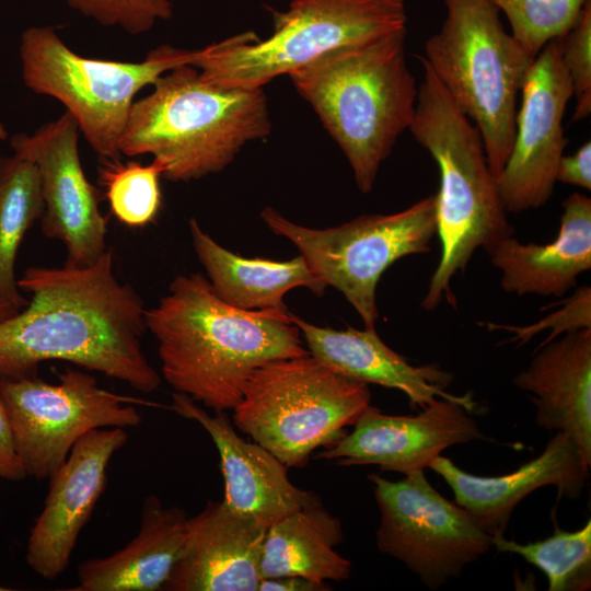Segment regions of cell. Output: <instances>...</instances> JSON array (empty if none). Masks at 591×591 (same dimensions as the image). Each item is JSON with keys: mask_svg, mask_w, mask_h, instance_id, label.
Wrapping results in <instances>:
<instances>
[{"mask_svg": "<svg viewBox=\"0 0 591 591\" xmlns=\"http://www.w3.org/2000/svg\"><path fill=\"white\" fill-rule=\"evenodd\" d=\"M18 285L31 300L0 321V376H33L39 363L62 360L142 393L159 387L141 344L146 309L115 276L112 248L89 266L30 267Z\"/></svg>", "mask_w": 591, "mask_h": 591, "instance_id": "cell-1", "label": "cell"}, {"mask_svg": "<svg viewBox=\"0 0 591 591\" xmlns=\"http://www.w3.org/2000/svg\"><path fill=\"white\" fill-rule=\"evenodd\" d=\"M289 314L229 305L194 273L177 276L144 317L158 341L163 379L175 392L225 413L258 368L310 354Z\"/></svg>", "mask_w": 591, "mask_h": 591, "instance_id": "cell-2", "label": "cell"}, {"mask_svg": "<svg viewBox=\"0 0 591 591\" xmlns=\"http://www.w3.org/2000/svg\"><path fill=\"white\" fill-rule=\"evenodd\" d=\"M405 43L402 28L331 50L288 74L344 152L363 194L414 118L418 86Z\"/></svg>", "mask_w": 591, "mask_h": 591, "instance_id": "cell-3", "label": "cell"}, {"mask_svg": "<svg viewBox=\"0 0 591 591\" xmlns=\"http://www.w3.org/2000/svg\"><path fill=\"white\" fill-rule=\"evenodd\" d=\"M271 131L263 88L206 82L192 65L161 76L135 101L119 140L123 155L152 154L164 178L189 182L219 173L251 141Z\"/></svg>", "mask_w": 591, "mask_h": 591, "instance_id": "cell-4", "label": "cell"}, {"mask_svg": "<svg viewBox=\"0 0 591 591\" xmlns=\"http://www.w3.org/2000/svg\"><path fill=\"white\" fill-rule=\"evenodd\" d=\"M424 77L408 128L439 171L436 197L441 257L421 308L434 310L443 299L455 304L451 280L464 273L478 248L490 251L513 235L475 125L449 96L422 56Z\"/></svg>", "mask_w": 591, "mask_h": 591, "instance_id": "cell-5", "label": "cell"}, {"mask_svg": "<svg viewBox=\"0 0 591 591\" xmlns=\"http://www.w3.org/2000/svg\"><path fill=\"white\" fill-rule=\"evenodd\" d=\"M445 18L425 43L441 85L480 134L495 177L509 157L517 99L534 61L500 20L491 0H443Z\"/></svg>", "mask_w": 591, "mask_h": 591, "instance_id": "cell-6", "label": "cell"}, {"mask_svg": "<svg viewBox=\"0 0 591 591\" xmlns=\"http://www.w3.org/2000/svg\"><path fill=\"white\" fill-rule=\"evenodd\" d=\"M265 39L245 32L200 49L193 65L208 83L263 88L320 56L406 28V0H290L273 11Z\"/></svg>", "mask_w": 591, "mask_h": 591, "instance_id": "cell-7", "label": "cell"}, {"mask_svg": "<svg viewBox=\"0 0 591 591\" xmlns=\"http://www.w3.org/2000/svg\"><path fill=\"white\" fill-rule=\"evenodd\" d=\"M368 384L349 379L312 355L258 368L233 410V422L289 467L339 441L370 405Z\"/></svg>", "mask_w": 591, "mask_h": 591, "instance_id": "cell-8", "label": "cell"}, {"mask_svg": "<svg viewBox=\"0 0 591 591\" xmlns=\"http://www.w3.org/2000/svg\"><path fill=\"white\" fill-rule=\"evenodd\" d=\"M199 55L200 49L162 45L138 62L88 58L71 50L50 26H31L20 40L25 85L58 100L103 162L120 160L119 140L136 94L167 71L193 66Z\"/></svg>", "mask_w": 591, "mask_h": 591, "instance_id": "cell-9", "label": "cell"}, {"mask_svg": "<svg viewBox=\"0 0 591 591\" xmlns=\"http://www.w3.org/2000/svg\"><path fill=\"white\" fill-rule=\"evenodd\" d=\"M260 218L300 251L326 287L345 296L367 328H375L379 317L376 286L382 274L402 257L428 253L437 235L434 195L395 213L362 215L327 229L297 224L273 207Z\"/></svg>", "mask_w": 591, "mask_h": 591, "instance_id": "cell-10", "label": "cell"}, {"mask_svg": "<svg viewBox=\"0 0 591 591\" xmlns=\"http://www.w3.org/2000/svg\"><path fill=\"white\" fill-rule=\"evenodd\" d=\"M58 383L33 376H0L14 448L26 474L49 478L77 441L93 429L136 427L141 415L130 403L143 401L101 387L88 372L67 369Z\"/></svg>", "mask_w": 591, "mask_h": 591, "instance_id": "cell-11", "label": "cell"}, {"mask_svg": "<svg viewBox=\"0 0 591 591\" xmlns=\"http://www.w3.org/2000/svg\"><path fill=\"white\" fill-rule=\"evenodd\" d=\"M368 478L380 511L378 549L402 561L427 588L459 577L493 547L491 535L438 493L424 471L395 482L378 474Z\"/></svg>", "mask_w": 591, "mask_h": 591, "instance_id": "cell-12", "label": "cell"}, {"mask_svg": "<svg viewBox=\"0 0 591 591\" xmlns=\"http://www.w3.org/2000/svg\"><path fill=\"white\" fill-rule=\"evenodd\" d=\"M513 143L496 183L505 210L518 213L544 206L568 143L563 119L573 96L560 56L559 39L534 58L521 89Z\"/></svg>", "mask_w": 591, "mask_h": 591, "instance_id": "cell-13", "label": "cell"}, {"mask_svg": "<svg viewBox=\"0 0 591 591\" xmlns=\"http://www.w3.org/2000/svg\"><path fill=\"white\" fill-rule=\"evenodd\" d=\"M79 131L76 119L66 112L32 135H14L11 147L38 170L44 235L62 243L66 265L89 266L107 250V218L100 210L99 190L80 161Z\"/></svg>", "mask_w": 591, "mask_h": 591, "instance_id": "cell-14", "label": "cell"}, {"mask_svg": "<svg viewBox=\"0 0 591 591\" xmlns=\"http://www.w3.org/2000/svg\"><path fill=\"white\" fill-rule=\"evenodd\" d=\"M127 441L125 428L93 429L48 478L44 508L30 532L25 555L42 578L54 580L68 568L79 535L105 490L111 459Z\"/></svg>", "mask_w": 591, "mask_h": 591, "instance_id": "cell-15", "label": "cell"}, {"mask_svg": "<svg viewBox=\"0 0 591 591\" xmlns=\"http://www.w3.org/2000/svg\"><path fill=\"white\" fill-rule=\"evenodd\" d=\"M351 432L325 448L316 459L338 465H376L407 475L425 471L442 451L485 436L464 406L436 398L417 415H387L369 405Z\"/></svg>", "mask_w": 591, "mask_h": 591, "instance_id": "cell-16", "label": "cell"}, {"mask_svg": "<svg viewBox=\"0 0 591 591\" xmlns=\"http://www.w3.org/2000/svg\"><path fill=\"white\" fill-rule=\"evenodd\" d=\"M170 408L196 421L210 436L220 457L224 505L269 528L292 512L321 501L313 491L297 487L288 467L256 442L237 434L225 413L209 414L188 396L174 392Z\"/></svg>", "mask_w": 591, "mask_h": 591, "instance_id": "cell-17", "label": "cell"}, {"mask_svg": "<svg viewBox=\"0 0 591 591\" xmlns=\"http://www.w3.org/2000/svg\"><path fill=\"white\" fill-rule=\"evenodd\" d=\"M590 466L573 440L557 431L538 456L505 475H473L441 455L429 468L449 485L455 502L493 536L505 533L517 505L541 487L555 486L559 496L578 499Z\"/></svg>", "mask_w": 591, "mask_h": 591, "instance_id": "cell-18", "label": "cell"}, {"mask_svg": "<svg viewBox=\"0 0 591 591\" xmlns=\"http://www.w3.org/2000/svg\"><path fill=\"white\" fill-rule=\"evenodd\" d=\"M267 528L209 500L189 517L181 556L164 591H257Z\"/></svg>", "mask_w": 591, "mask_h": 591, "instance_id": "cell-19", "label": "cell"}, {"mask_svg": "<svg viewBox=\"0 0 591 591\" xmlns=\"http://www.w3.org/2000/svg\"><path fill=\"white\" fill-rule=\"evenodd\" d=\"M289 316L303 335L310 355L349 379L399 390L413 407H425L436 398L459 403L472 414L477 407L471 393L447 391L452 373L437 364H410L380 338L375 328L334 329L313 325L291 312Z\"/></svg>", "mask_w": 591, "mask_h": 591, "instance_id": "cell-20", "label": "cell"}, {"mask_svg": "<svg viewBox=\"0 0 591 591\" xmlns=\"http://www.w3.org/2000/svg\"><path fill=\"white\" fill-rule=\"evenodd\" d=\"M513 384L532 395L536 425L569 436L591 464V328L540 345Z\"/></svg>", "mask_w": 591, "mask_h": 591, "instance_id": "cell-21", "label": "cell"}, {"mask_svg": "<svg viewBox=\"0 0 591 591\" xmlns=\"http://www.w3.org/2000/svg\"><path fill=\"white\" fill-rule=\"evenodd\" d=\"M560 227L548 244L522 243L513 235L488 253L501 273V288L517 296L561 297L591 268V199L573 193L561 204Z\"/></svg>", "mask_w": 591, "mask_h": 591, "instance_id": "cell-22", "label": "cell"}, {"mask_svg": "<svg viewBox=\"0 0 591 591\" xmlns=\"http://www.w3.org/2000/svg\"><path fill=\"white\" fill-rule=\"evenodd\" d=\"M189 517L155 495L142 503L138 534L107 557L83 560L76 591L162 590L184 548Z\"/></svg>", "mask_w": 591, "mask_h": 591, "instance_id": "cell-23", "label": "cell"}, {"mask_svg": "<svg viewBox=\"0 0 591 591\" xmlns=\"http://www.w3.org/2000/svg\"><path fill=\"white\" fill-rule=\"evenodd\" d=\"M189 232L195 253L207 271L216 296L229 305L246 311L287 313L283 296L294 288H308L323 296L327 288L302 255L289 260L246 258L224 248L190 218Z\"/></svg>", "mask_w": 591, "mask_h": 591, "instance_id": "cell-24", "label": "cell"}, {"mask_svg": "<svg viewBox=\"0 0 591 591\" xmlns=\"http://www.w3.org/2000/svg\"><path fill=\"white\" fill-rule=\"evenodd\" d=\"M343 540L341 521L323 507L322 500L305 506L267 529L259 577L347 580L351 563L335 551Z\"/></svg>", "mask_w": 591, "mask_h": 591, "instance_id": "cell-25", "label": "cell"}, {"mask_svg": "<svg viewBox=\"0 0 591 591\" xmlns=\"http://www.w3.org/2000/svg\"><path fill=\"white\" fill-rule=\"evenodd\" d=\"M44 210L40 177L36 165L14 153L0 157V299L16 310L27 300L15 276L19 248L30 228Z\"/></svg>", "mask_w": 591, "mask_h": 591, "instance_id": "cell-26", "label": "cell"}, {"mask_svg": "<svg viewBox=\"0 0 591 591\" xmlns=\"http://www.w3.org/2000/svg\"><path fill=\"white\" fill-rule=\"evenodd\" d=\"M498 552L521 556L543 571L549 591H586L591 587V520L579 530L556 528L553 535L521 544L503 534L491 536Z\"/></svg>", "mask_w": 591, "mask_h": 591, "instance_id": "cell-27", "label": "cell"}, {"mask_svg": "<svg viewBox=\"0 0 591 591\" xmlns=\"http://www.w3.org/2000/svg\"><path fill=\"white\" fill-rule=\"evenodd\" d=\"M164 167L157 160L103 162L99 170L112 215L128 228H143L155 221L162 209L160 177Z\"/></svg>", "mask_w": 591, "mask_h": 591, "instance_id": "cell-28", "label": "cell"}, {"mask_svg": "<svg viewBox=\"0 0 591 591\" xmlns=\"http://www.w3.org/2000/svg\"><path fill=\"white\" fill-rule=\"evenodd\" d=\"M588 0H491L510 33L533 58L546 44L563 37Z\"/></svg>", "mask_w": 591, "mask_h": 591, "instance_id": "cell-29", "label": "cell"}, {"mask_svg": "<svg viewBox=\"0 0 591 591\" xmlns=\"http://www.w3.org/2000/svg\"><path fill=\"white\" fill-rule=\"evenodd\" d=\"M78 13L106 27L131 35L149 32L173 14L171 0H65Z\"/></svg>", "mask_w": 591, "mask_h": 591, "instance_id": "cell-30", "label": "cell"}, {"mask_svg": "<svg viewBox=\"0 0 591 591\" xmlns=\"http://www.w3.org/2000/svg\"><path fill=\"white\" fill-rule=\"evenodd\" d=\"M559 39L560 56L570 78L576 107L572 120L587 118L591 113V0Z\"/></svg>", "mask_w": 591, "mask_h": 591, "instance_id": "cell-31", "label": "cell"}, {"mask_svg": "<svg viewBox=\"0 0 591 591\" xmlns=\"http://www.w3.org/2000/svg\"><path fill=\"white\" fill-rule=\"evenodd\" d=\"M489 329H502L512 334L511 343L522 346L529 343L532 337L549 331L546 339L541 344H546L567 333H572L582 328H591V288L582 286L575 293L567 298L561 308L534 324L525 326L506 325L488 323Z\"/></svg>", "mask_w": 591, "mask_h": 591, "instance_id": "cell-32", "label": "cell"}, {"mask_svg": "<svg viewBox=\"0 0 591 591\" xmlns=\"http://www.w3.org/2000/svg\"><path fill=\"white\" fill-rule=\"evenodd\" d=\"M556 182L591 189V142H584L575 153L563 155L556 173Z\"/></svg>", "mask_w": 591, "mask_h": 591, "instance_id": "cell-33", "label": "cell"}, {"mask_svg": "<svg viewBox=\"0 0 591 591\" xmlns=\"http://www.w3.org/2000/svg\"><path fill=\"white\" fill-rule=\"evenodd\" d=\"M26 474L18 457L9 418L0 397V478L18 482Z\"/></svg>", "mask_w": 591, "mask_h": 591, "instance_id": "cell-34", "label": "cell"}, {"mask_svg": "<svg viewBox=\"0 0 591 591\" xmlns=\"http://www.w3.org/2000/svg\"><path fill=\"white\" fill-rule=\"evenodd\" d=\"M331 587L325 581L312 580L301 576H282L263 578L257 591H328Z\"/></svg>", "mask_w": 591, "mask_h": 591, "instance_id": "cell-35", "label": "cell"}, {"mask_svg": "<svg viewBox=\"0 0 591 591\" xmlns=\"http://www.w3.org/2000/svg\"><path fill=\"white\" fill-rule=\"evenodd\" d=\"M18 311L19 310H16L11 303L0 299V321L11 316Z\"/></svg>", "mask_w": 591, "mask_h": 591, "instance_id": "cell-36", "label": "cell"}, {"mask_svg": "<svg viewBox=\"0 0 591 591\" xmlns=\"http://www.w3.org/2000/svg\"><path fill=\"white\" fill-rule=\"evenodd\" d=\"M8 136V132L4 128V126L0 123V139H5Z\"/></svg>", "mask_w": 591, "mask_h": 591, "instance_id": "cell-37", "label": "cell"}, {"mask_svg": "<svg viewBox=\"0 0 591 591\" xmlns=\"http://www.w3.org/2000/svg\"><path fill=\"white\" fill-rule=\"evenodd\" d=\"M7 590H10L9 588H5V587H2L0 586V591H7Z\"/></svg>", "mask_w": 591, "mask_h": 591, "instance_id": "cell-38", "label": "cell"}]
</instances>
